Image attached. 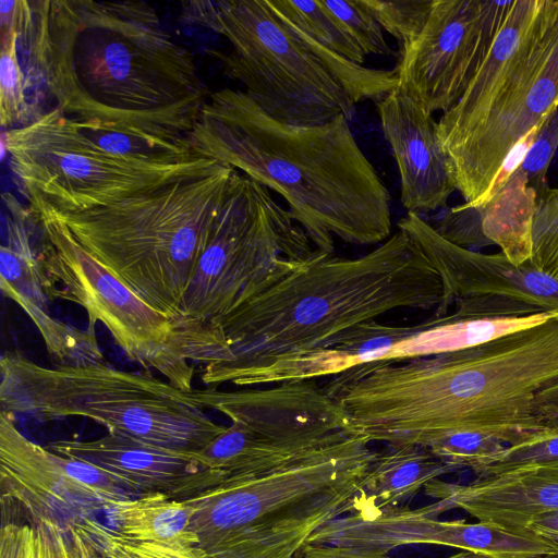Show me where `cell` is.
I'll return each instance as SVG.
<instances>
[{"label": "cell", "mask_w": 558, "mask_h": 558, "mask_svg": "<svg viewBox=\"0 0 558 558\" xmlns=\"http://www.w3.org/2000/svg\"><path fill=\"white\" fill-rule=\"evenodd\" d=\"M185 15L230 45L228 75L268 116L292 125L349 121L355 102L272 10L268 0L192 1Z\"/></svg>", "instance_id": "30bf717a"}, {"label": "cell", "mask_w": 558, "mask_h": 558, "mask_svg": "<svg viewBox=\"0 0 558 558\" xmlns=\"http://www.w3.org/2000/svg\"><path fill=\"white\" fill-rule=\"evenodd\" d=\"M534 405L546 427L558 428V377L537 392Z\"/></svg>", "instance_id": "d590c367"}, {"label": "cell", "mask_w": 558, "mask_h": 558, "mask_svg": "<svg viewBox=\"0 0 558 558\" xmlns=\"http://www.w3.org/2000/svg\"><path fill=\"white\" fill-rule=\"evenodd\" d=\"M355 433L259 474L226 478L187 500L205 558H293L333 519L354 512L377 451Z\"/></svg>", "instance_id": "8992f818"}, {"label": "cell", "mask_w": 558, "mask_h": 558, "mask_svg": "<svg viewBox=\"0 0 558 558\" xmlns=\"http://www.w3.org/2000/svg\"><path fill=\"white\" fill-rule=\"evenodd\" d=\"M558 108V0H513L490 51L438 136L468 206H484L519 166L518 151Z\"/></svg>", "instance_id": "5b68a950"}, {"label": "cell", "mask_w": 558, "mask_h": 558, "mask_svg": "<svg viewBox=\"0 0 558 558\" xmlns=\"http://www.w3.org/2000/svg\"><path fill=\"white\" fill-rule=\"evenodd\" d=\"M191 395L201 408L217 411L231 423L195 453L226 478L270 471L353 433L317 379L233 390L193 389Z\"/></svg>", "instance_id": "7c38bea8"}, {"label": "cell", "mask_w": 558, "mask_h": 558, "mask_svg": "<svg viewBox=\"0 0 558 558\" xmlns=\"http://www.w3.org/2000/svg\"><path fill=\"white\" fill-rule=\"evenodd\" d=\"M558 461V428H545L507 447L497 461L480 476L508 472L521 466Z\"/></svg>", "instance_id": "4dcf8cb0"}, {"label": "cell", "mask_w": 558, "mask_h": 558, "mask_svg": "<svg viewBox=\"0 0 558 558\" xmlns=\"http://www.w3.org/2000/svg\"><path fill=\"white\" fill-rule=\"evenodd\" d=\"M424 488L447 511L462 509L478 521L524 530L533 518L558 511V461L478 476L465 485L437 478Z\"/></svg>", "instance_id": "44dd1931"}, {"label": "cell", "mask_w": 558, "mask_h": 558, "mask_svg": "<svg viewBox=\"0 0 558 558\" xmlns=\"http://www.w3.org/2000/svg\"><path fill=\"white\" fill-rule=\"evenodd\" d=\"M49 450L92 463L118 477L135 495L194 497L225 481L195 453L171 450L136 438L108 433L94 440H58Z\"/></svg>", "instance_id": "d6986e66"}, {"label": "cell", "mask_w": 558, "mask_h": 558, "mask_svg": "<svg viewBox=\"0 0 558 558\" xmlns=\"http://www.w3.org/2000/svg\"><path fill=\"white\" fill-rule=\"evenodd\" d=\"M3 149L31 208L80 213L123 202L218 162L159 166L106 153L83 136L58 108L3 131Z\"/></svg>", "instance_id": "8fae6325"}, {"label": "cell", "mask_w": 558, "mask_h": 558, "mask_svg": "<svg viewBox=\"0 0 558 558\" xmlns=\"http://www.w3.org/2000/svg\"><path fill=\"white\" fill-rule=\"evenodd\" d=\"M435 0H364L383 29L398 43L401 56L422 33Z\"/></svg>", "instance_id": "f1b7e54d"}, {"label": "cell", "mask_w": 558, "mask_h": 558, "mask_svg": "<svg viewBox=\"0 0 558 558\" xmlns=\"http://www.w3.org/2000/svg\"><path fill=\"white\" fill-rule=\"evenodd\" d=\"M290 26L319 46L363 65L365 54L322 0H268Z\"/></svg>", "instance_id": "484cf974"}, {"label": "cell", "mask_w": 558, "mask_h": 558, "mask_svg": "<svg viewBox=\"0 0 558 558\" xmlns=\"http://www.w3.org/2000/svg\"><path fill=\"white\" fill-rule=\"evenodd\" d=\"M316 248L270 191L234 169L180 308L194 363L209 357L210 327L296 270Z\"/></svg>", "instance_id": "9c48e42d"}, {"label": "cell", "mask_w": 558, "mask_h": 558, "mask_svg": "<svg viewBox=\"0 0 558 558\" xmlns=\"http://www.w3.org/2000/svg\"><path fill=\"white\" fill-rule=\"evenodd\" d=\"M366 56H390L384 29L364 0H322Z\"/></svg>", "instance_id": "f546056e"}, {"label": "cell", "mask_w": 558, "mask_h": 558, "mask_svg": "<svg viewBox=\"0 0 558 558\" xmlns=\"http://www.w3.org/2000/svg\"><path fill=\"white\" fill-rule=\"evenodd\" d=\"M440 501L410 509L385 507L352 518L350 539L357 548L388 554L404 545L429 544L462 549L477 558H544L558 556V546L526 530L478 521L439 520Z\"/></svg>", "instance_id": "9a60e30c"}, {"label": "cell", "mask_w": 558, "mask_h": 558, "mask_svg": "<svg viewBox=\"0 0 558 558\" xmlns=\"http://www.w3.org/2000/svg\"><path fill=\"white\" fill-rule=\"evenodd\" d=\"M558 317L546 311L527 315L482 313L461 306L414 325L413 331L386 351L379 362L435 356L473 348Z\"/></svg>", "instance_id": "7402d4cb"}, {"label": "cell", "mask_w": 558, "mask_h": 558, "mask_svg": "<svg viewBox=\"0 0 558 558\" xmlns=\"http://www.w3.org/2000/svg\"><path fill=\"white\" fill-rule=\"evenodd\" d=\"M444 287L420 245L398 230L354 258L316 250L296 270L215 323L201 380L240 388L264 369L326 348L349 329L399 310H436Z\"/></svg>", "instance_id": "3957f363"}, {"label": "cell", "mask_w": 558, "mask_h": 558, "mask_svg": "<svg viewBox=\"0 0 558 558\" xmlns=\"http://www.w3.org/2000/svg\"><path fill=\"white\" fill-rule=\"evenodd\" d=\"M2 198L10 215L4 218V236L0 252V287L3 295L14 301L32 319L46 349L61 365L102 362L94 326L78 329L52 317L46 290L44 269L32 246L25 210L12 194Z\"/></svg>", "instance_id": "ac0fdd59"}, {"label": "cell", "mask_w": 558, "mask_h": 558, "mask_svg": "<svg viewBox=\"0 0 558 558\" xmlns=\"http://www.w3.org/2000/svg\"><path fill=\"white\" fill-rule=\"evenodd\" d=\"M293 558H393L386 553L330 544L304 545Z\"/></svg>", "instance_id": "e575fe53"}, {"label": "cell", "mask_w": 558, "mask_h": 558, "mask_svg": "<svg viewBox=\"0 0 558 558\" xmlns=\"http://www.w3.org/2000/svg\"><path fill=\"white\" fill-rule=\"evenodd\" d=\"M422 447L453 470L468 468L480 476L508 446L482 432L458 429L438 434Z\"/></svg>", "instance_id": "83f0119b"}, {"label": "cell", "mask_w": 558, "mask_h": 558, "mask_svg": "<svg viewBox=\"0 0 558 558\" xmlns=\"http://www.w3.org/2000/svg\"><path fill=\"white\" fill-rule=\"evenodd\" d=\"M0 558H36L34 526L3 524L0 534Z\"/></svg>", "instance_id": "d6a6232c"}, {"label": "cell", "mask_w": 558, "mask_h": 558, "mask_svg": "<svg viewBox=\"0 0 558 558\" xmlns=\"http://www.w3.org/2000/svg\"><path fill=\"white\" fill-rule=\"evenodd\" d=\"M558 377V317L451 353L371 362L326 378L350 429L369 442L423 446L449 430H475L507 446L547 428L539 390Z\"/></svg>", "instance_id": "7a4b0ae2"}, {"label": "cell", "mask_w": 558, "mask_h": 558, "mask_svg": "<svg viewBox=\"0 0 558 558\" xmlns=\"http://www.w3.org/2000/svg\"><path fill=\"white\" fill-rule=\"evenodd\" d=\"M512 2L435 0L422 33L400 56L398 87L428 113L451 109L490 51Z\"/></svg>", "instance_id": "5bb4252c"}, {"label": "cell", "mask_w": 558, "mask_h": 558, "mask_svg": "<svg viewBox=\"0 0 558 558\" xmlns=\"http://www.w3.org/2000/svg\"><path fill=\"white\" fill-rule=\"evenodd\" d=\"M233 171L220 162L206 172L80 213L33 209L56 216L96 262L181 329L182 300Z\"/></svg>", "instance_id": "52a82bcc"}, {"label": "cell", "mask_w": 558, "mask_h": 558, "mask_svg": "<svg viewBox=\"0 0 558 558\" xmlns=\"http://www.w3.org/2000/svg\"><path fill=\"white\" fill-rule=\"evenodd\" d=\"M70 120L83 136L111 155L159 166L180 165L204 157L183 134Z\"/></svg>", "instance_id": "d4e9b609"}, {"label": "cell", "mask_w": 558, "mask_h": 558, "mask_svg": "<svg viewBox=\"0 0 558 558\" xmlns=\"http://www.w3.org/2000/svg\"><path fill=\"white\" fill-rule=\"evenodd\" d=\"M536 192L515 169L500 190L477 211L482 244L497 245L514 265L532 257V229Z\"/></svg>", "instance_id": "cb8c5ba5"}, {"label": "cell", "mask_w": 558, "mask_h": 558, "mask_svg": "<svg viewBox=\"0 0 558 558\" xmlns=\"http://www.w3.org/2000/svg\"><path fill=\"white\" fill-rule=\"evenodd\" d=\"M0 122L2 129L26 125L41 112L29 97L34 89L20 60V37L14 26L0 24Z\"/></svg>", "instance_id": "4316f807"}, {"label": "cell", "mask_w": 558, "mask_h": 558, "mask_svg": "<svg viewBox=\"0 0 558 558\" xmlns=\"http://www.w3.org/2000/svg\"><path fill=\"white\" fill-rule=\"evenodd\" d=\"M451 558H477V557L473 556L470 553L464 551V553L458 554ZM544 558H558V556H548V557H544Z\"/></svg>", "instance_id": "74e56055"}, {"label": "cell", "mask_w": 558, "mask_h": 558, "mask_svg": "<svg viewBox=\"0 0 558 558\" xmlns=\"http://www.w3.org/2000/svg\"><path fill=\"white\" fill-rule=\"evenodd\" d=\"M376 107L399 169L402 205L417 215L446 207L457 187L433 114L398 86Z\"/></svg>", "instance_id": "ffe728a7"}, {"label": "cell", "mask_w": 558, "mask_h": 558, "mask_svg": "<svg viewBox=\"0 0 558 558\" xmlns=\"http://www.w3.org/2000/svg\"><path fill=\"white\" fill-rule=\"evenodd\" d=\"M0 413L47 421L83 416L162 448L196 453L226 429L185 392L149 373L104 362L44 367L19 353L0 362Z\"/></svg>", "instance_id": "ba28073f"}, {"label": "cell", "mask_w": 558, "mask_h": 558, "mask_svg": "<svg viewBox=\"0 0 558 558\" xmlns=\"http://www.w3.org/2000/svg\"><path fill=\"white\" fill-rule=\"evenodd\" d=\"M36 558H74L66 534L51 522L34 525Z\"/></svg>", "instance_id": "836d02e7"}, {"label": "cell", "mask_w": 558, "mask_h": 558, "mask_svg": "<svg viewBox=\"0 0 558 558\" xmlns=\"http://www.w3.org/2000/svg\"><path fill=\"white\" fill-rule=\"evenodd\" d=\"M398 228L420 245L442 281V301L432 316H445L457 300L475 298L512 301L534 312H558V281L530 262L514 265L501 252L485 254L453 244L414 213H407Z\"/></svg>", "instance_id": "2e32d148"}, {"label": "cell", "mask_w": 558, "mask_h": 558, "mask_svg": "<svg viewBox=\"0 0 558 558\" xmlns=\"http://www.w3.org/2000/svg\"><path fill=\"white\" fill-rule=\"evenodd\" d=\"M29 211L40 232L37 256L50 300L82 306L89 326H105L129 360L191 392L196 365L179 325L96 262L56 216L45 209Z\"/></svg>", "instance_id": "4fadbf2b"}, {"label": "cell", "mask_w": 558, "mask_h": 558, "mask_svg": "<svg viewBox=\"0 0 558 558\" xmlns=\"http://www.w3.org/2000/svg\"><path fill=\"white\" fill-rule=\"evenodd\" d=\"M1 497L19 501L38 522L64 530L94 517L111 501L76 480L66 458L26 438L12 416L0 413Z\"/></svg>", "instance_id": "e0dca14e"}, {"label": "cell", "mask_w": 558, "mask_h": 558, "mask_svg": "<svg viewBox=\"0 0 558 558\" xmlns=\"http://www.w3.org/2000/svg\"><path fill=\"white\" fill-rule=\"evenodd\" d=\"M451 471V466L424 447L388 444L377 451L356 496L353 513L401 507L428 483Z\"/></svg>", "instance_id": "603a6c76"}, {"label": "cell", "mask_w": 558, "mask_h": 558, "mask_svg": "<svg viewBox=\"0 0 558 558\" xmlns=\"http://www.w3.org/2000/svg\"><path fill=\"white\" fill-rule=\"evenodd\" d=\"M29 63L68 118L186 135L210 92L144 1H32Z\"/></svg>", "instance_id": "6da1fadb"}, {"label": "cell", "mask_w": 558, "mask_h": 558, "mask_svg": "<svg viewBox=\"0 0 558 558\" xmlns=\"http://www.w3.org/2000/svg\"><path fill=\"white\" fill-rule=\"evenodd\" d=\"M186 137L199 155L281 196L319 252L335 254L336 239L371 245L391 235L389 192L344 116L292 125L226 87L210 94Z\"/></svg>", "instance_id": "277c9868"}, {"label": "cell", "mask_w": 558, "mask_h": 558, "mask_svg": "<svg viewBox=\"0 0 558 558\" xmlns=\"http://www.w3.org/2000/svg\"><path fill=\"white\" fill-rule=\"evenodd\" d=\"M558 147V108L543 123L541 131L515 169L527 180V184L536 192L537 197L548 186L547 170Z\"/></svg>", "instance_id": "1f68e13d"}, {"label": "cell", "mask_w": 558, "mask_h": 558, "mask_svg": "<svg viewBox=\"0 0 558 558\" xmlns=\"http://www.w3.org/2000/svg\"><path fill=\"white\" fill-rule=\"evenodd\" d=\"M524 530L558 546V511L548 512L533 518Z\"/></svg>", "instance_id": "8d00e7d4"}]
</instances>
